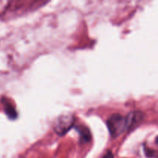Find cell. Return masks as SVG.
<instances>
[{
    "label": "cell",
    "instance_id": "cell-1",
    "mask_svg": "<svg viewBox=\"0 0 158 158\" xmlns=\"http://www.w3.org/2000/svg\"><path fill=\"white\" fill-rule=\"evenodd\" d=\"M107 127L112 137H117L127 130L126 117L119 113L112 115L106 121Z\"/></svg>",
    "mask_w": 158,
    "mask_h": 158
},
{
    "label": "cell",
    "instance_id": "cell-2",
    "mask_svg": "<svg viewBox=\"0 0 158 158\" xmlns=\"http://www.w3.org/2000/svg\"><path fill=\"white\" fill-rule=\"evenodd\" d=\"M75 117L73 115L63 114L59 116L53 123V130L59 136H63L73 127Z\"/></svg>",
    "mask_w": 158,
    "mask_h": 158
},
{
    "label": "cell",
    "instance_id": "cell-3",
    "mask_svg": "<svg viewBox=\"0 0 158 158\" xmlns=\"http://www.w3.org/2000/svg\"><path fill=\"white\" fill-rule=\"evenodd\" d=\"M142 119L143 116L141 113L134 112V113H130L129 116L126 117V120H127V129L133 128L136 125L139 124Z\"/></svg>",
    "mask_w": 158,
    "mask_h": 158
},
{
    "label": "cell",
    "instance_id": "cell-4",
    "mask_svg": "<svg viewBox=\"0 0 158 158\" xmlns=\"http://www.w3.org/2000/svg\"><path fill=\"white\" fill-rule=\"evenodd\" d=\"M77 130L80 133V141L84 143H87L88 141H90V130L88 128H87L84 126H79L77 127Z\"/></svg>",
    "mask_w": 158,
    "mask_h": 158
},
{
    "label": "cell",
    "instance_id": "cell-5",
    "mask_svg": "<svg viewBox=\"0 0 158 158\" xmlns=\"http://www.w3.org/2000/svg\"><path fill=\"white\" fill-rule=\"evenodd\" d=\"M4 106H5V112L7 114L10 119H15L17 116V113H16V109L13 107L12 104H10L9 103L4 102L3 103Z\"/></svg>",
    "mask_w": 158,
    "mask_h": 158
},
{
    "label": "cell",
    "instance_id": "cell-6",
    "mask_svg": "<svg viewBox=\"0 0 158 158\" xmlns=\"http://www.w3.org/2000/svg\"><path fill=\"white\" fill-rule=\"evenodd\" d=\"M103 158H113V155L111 151H108L107 153L103 156Z\"/></svg>",
    "mask_w": 158,
    "mask_h": 158
},
{
    "label": "cell",
    "instance_id": "cell-7",
    "mask_svg": "<svg viewBox=\"0 0 158 158\" xmlns=\"http://www.w3.org/2000/svg\"><path fill=\"white\" fill-rule=\"evenodd\" d=\"M15 158H24V157H22V156H17V157H15Z\"/></svg>",
    "mask_w": 158,
    "mask_h": 158
}]
</instances>
